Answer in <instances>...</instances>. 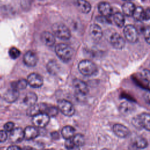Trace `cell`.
I'll list each match as a JSON object with an SVG mask.
<instances>
[{"mask_svg":"<svg viewBox=\"0 0 150 150\" xmlns=\"http://www.w3.org/2000/svg\"><path fill=\"white\" fill-rule=\"evenodd\" d=\"M39 135V131L38 129L35 126H28L24 129L25 139L26 140H32Z\"/></svg>","mask_w":150,"mask_h":150,"instance_id":"obj_16","label":"cell"},{"mask_svg":"<svg viewBox=\"0 0 150 150\" xmlns=\"http://www.w3.org/2000/svg\"><path fill=\"white\" fill-rule=\"evenodd\" d=\"M58 109L66 116L70 117L74 115L75 109L73 104L66 100H60L58 101Z\"/></svg>","mask_w":150,"mask_h":150,"instance_id":"obj_6","label":"cell"},{"mask_svg":"<svg viewBox=\"0 0 150 150\" xmlns=\"http://www.w3.org/2000/svg\"><path fill=\"white\" fill-rule=\"evenodd\" d=\"M73 84L78 93L83 96H85L88 94L89 91L88 87L84 81L80 79H74L73 81Z\"/></svg>","mask_w":150,"mask_h":150,"instance_id":"obj_15","label":"cell"},{"mask_svg":"<svg viewBox=\"0 0 150 150\" xmlns=\"http://www.w3.org/2000/svg\"><path fill=\"white\" fill-rule=\"evenodd\" d=\"M4 128L5 131L11 132L15 128V124L11 121L7 122L4 124Z\"/></svg>","mask_w":150,"mask_h":150,"instance_id":"obj_33","label":"cell"},{"mask_svg":"<svg viewBox=\"0 0 150 150\" xmlns=\"http://www.w3.org/2000/svg\"><path fill=\"white\" fill-rule=\"evenodd\" d=\"M132 122L137 128H144L150 131V114L148 113L144 112L134 117Z\"/></svg>","mask_w":150,"mask_h":150,"instance_id":"obj_4","label":"cell"},{"mask_svg":"<svg viewBox=\"0 0 150 150\" xmlns=\"http://www.w3.org/2000/svg\"><path fill=\"white\" fill-rule=\"evenodd\" d=\"M119 109L122 114H129L132 113V112L135 110V107L133 103L125 101L121 103Z\"/></svg>","mask_w":150,"mask_h":150,"instance_id":"obj_20","label":"cell"},{"mask_svg":"<svg viewBox=\"0 0 150 150\" xmlns=\"http://www.w3.org/2000/svg\"><path fill=\"white\" fill-rule=\"evenodd\" d=\"M144 20H150V8H147L145 10Z\"/></svg>","mask_w":150,"mask_h":150,"instance_id":"obj_39","label":"cell"},{"mask_svg":"<svg viewBox=\"0 0 150 150\" xmlns=\"http://www.w3.org/2000/svg\"><path fill=\"white\" fill-rule=\"evenodd\" d=\"M76 5L77 8L83 13H88L91 8L90 4L86 1L79 0L76 2Z\"/></svg>","mask_w":150,"mask_h":150,"instance_id":"obj_23","label":"cell"},{"mask_svg":"<svg viewBox=\"0 0 150 150\" xmlns=\"http://www.w3.org/2000/svg\"><path fill=\"white\" fill-rule=\"evenodd\" d=\"M40 39L42 42L47 46H52L56 41L54 35L47 31H45L42 33Z\"/></svg>","mask_w":150,"mask_h":150,"instance_id":"obj_19","label":"cell"},{"mask_svg":"<svg viewBox=\"0 0 150 150\" xmlns=\"http://www.w3.org/2000/svg\"><path fill=\"white\" fill-rule=\"evenodd\" d=\"M9 54L12 59H15L20 56L21 52L18 48L15 47H12L9 50Z\"/></svg>","mask_w":150,"mask_h":150,"instance_id":"obj_32","label":"cell"},{"mask_svg":"<svg viewBox=\"0 0 150 150\" xmlns=\"http://www.w3.org/2000/svg\"><path fill=\"white\" fill-rule=\"evenodd\" d=\"M136 6L134 4L130 1L125 2L122 5V13L127 16H132Z\"/></svg>","mask_w":150,"mask_h":150,"instance_id":"obj_21","label":"cell"},{"mask_svg":"<svg viewBox=\"0 0 150 150\" xmlns=\"http://www.w3.org/2000/svg\"><path fill=\"white\" fill-rule=\"evenodd\" d=\"M75 131V129L73 127L70 125H66L62 128L61 134L66 140L70 139H71L76 134Z\"/></svg>","mask_w":150,"mask_h":150,"instance_id":"obj_22","label":"cell"},{"mask_svg":"<svg viewBox=\"0 0 150 150\" xmlns=\"http://www.w3.org/2000/svg\"><path fill=\"white\" fill-rule=\"evenodd\" d=\"M89 34L91 38L94 41L98 42L103 36V31L101 27L98 25L93 23L90 27Z\"/></svg>","mask_w":150,"mask_h":150,"instance_id":"obj_13","label":"cell"},{"mask_svg":"<svg viewBox=\"0 0 150 150\" xmlns=\"http://www.w3.org/2000/svg\"><path fill=\"white\" fill-rule=\"evenodd\" d=\"M143 34L146 42L150 45V27H146L144 29Z\"/></svg>","mask_w":150,"mask_h":150,"instance_id":"obj_34","label":"cell"},{"mask_svg":"<svg viewBox=\"0 0 150 150\" xmlns=\"http://www.w3.org/2000/svg\"><path fill=\"white\" fill-rule=\"evenodd\" d=\"M64 146L66 147V148L67 149H69L71 148H72L73 146H74L73 142V141L71 139H67L65 141V143H64Z\"/></svg>","mask_w":150,"mask_h":150,"instance_id":"obj_36","label":"cell"},{"mask_svg":"<svg viewBox=\"0 0 150 150\" xmlns=\"http://www.w3.org/2000/svg\"><path fill=\"white\" fill-rule=\"evenodd\" d=\"M27 81L32 87L39 88L43 85V79L40 74L36 73H32L28 76Z\"/></svg>","mask_w":150,"mask_h":150,"instance_id":"obj_8","label":"cell"},{"mask_svg":"<svg viewBox=\"0 0 150 150\" xmlns=\"http://www.w3.org/2000/svg\"><path fill=\"white\" fill-rule=\"evenodd\" d=\"M6 150H22V149L16 145H11L7 148Z\"/></svg>","mask_w":150,"mask_h":150,"instance_id":"obj_40","label":"cell"},{"mask_svg":"<svg viewBox=\"0 0 150 150\" xmlns=\"http://www.w3.org/2000/svg\"><path fill=\"white\" fill-rule=\"evenodd\" d=\"M113 19L115 24L120 28L124 26L125 23V17L124 15L120 12H117L113 14Z\"/></svg>","mask_w":150,"mask_h":150,"instance_id":"obj_26","label":"cell"},{"mask_svg":"<svg viewBox=\"0 0 150 150\" xmlns=\"http://www.w3.org/2000/svg\"><path fill=\"white\" fill-rule=\"evenodd\" d=\"M124 35L125 39L131 43H135L138 39V31L132 25H127L124 27Z\"/></svg>","mask_w":150,"mask_h":150,"instance_id":"obj_5","label":"cell"},{"mask_svg":"<svg viewBox=\"0 0 150 150\" xmlns=\"http://www.w3.org/2000/svg\"><path fill=\"white\" fill-rule=\"evenodd\" d=\"M112 131L120 138H126L131 133L128 128L121 124H115L112 127Z\"/></svg>","mask_w":150,"mask_h":150,"instance_id":"obj_11","label":"cell"},{"mask_svg":"<svg viewBox=\"0 0 150 150\" xmlns=\"http://www.w3.org/2000/svg\"><path fill=\"white\" fill-rule=\"evenodd\" d=\"M47 71L52 74H56L59 70V64L55 60H51L48 62L46 66Z\"/></svg>","mask_w":150,"mask_h":150,"instance_id":"obj_25","label":"cell"},{"mask_svg":"<svg viewBox=\"0 0 150 150\" xmlns=\"http://www.w3.org/2000/svg\"><path fill=\"white\" fill-rule=\"evenodd\" d=\"M144 14L145 10L141 6H137L135 9L132 16L134 18L138 21H144Z\"/></svg>","mask_w":150,"mask_h":150,"instance_id":"obj_27","label":"cell"},{"mask_svg":"<svg viewBox=\"0 0 150 150\" xmlns=\"http://www.w3.org/2000/svg\"><path fill=\"white\" fill-rule=\"evenodd\" d=\"M28 81L25 79H20L17 81H14L12 83L11 87L12 88H15L18 90L25 89L28 85Z\"/></svg>","mask_w":150,"mask_h":150,"instance_id":"obj_29","label":"cell"},{"mask_svg":"<svg viewBox=\"0 0 150 150\" xmlns=\"http://www.w3.org/2000/svg\"><path fill=\"white\" fill-rule=\"evenodd\" d=\"M149 65H150V64H149Z\"/></svg>","mask_w":150,"mask_h":150,"instance_id":"obj_44","label":"cell"},{"mask_svg":"<svg viewBox=\"0 0 150 150\" xmlns=\"http://www.w3.org/2000/svg\"><path fill=\"white\" fill-rule=\"evenodd\" d=\"M148 87L150 88V81H149V83H148Z\"/></svg>","mask_w":150,"mask_h":150,"instance_id":"obj_43","label":"cell"},{"mask_svg":"<svg viewBox=\"0 0 150 150\" xmlns=\"http://www.w3.org/2000/svg\"><path fill=\"white\" fill-rule=\"evenodd\" d=\"M142 76L145 80H150V70H144L142 72Z\"/></svg>","mask_w":150,"mask_h":150,"instance_id":"obj_37","label":"cell"},{"mask_svg":"<svg viewBox=\"0 0 150 150\" xmlns=\"http://www.w3.org/2000/svg\"><path fill=\"white\" fill-rule=\"evenodd\" d=\"M8 139L7 132L5 130H0V142L2 143L6 141Z\"/></svg>","mask_w":150,"mask_h":150,"instance_id":"obj_35","label":"cell"},{"mask_svg":"<svg viewBox=\"0 0 150 150\" xmlns=\"http://www.w3.org/2000/svg\"><path fill=\"white\" fill-rule=\"evenodd\" d=\"M19 91L15 88H11L8 89L4 95V100L9 103L15 101L19 97Z\"/></svg>","mask_w":150,"mask_h":150,"instance_id":"obj_18","label":"cell"},{"mask_svg":"<svg viewBox=\"0 0 150 150\" xmlns=\"http://www.w3.org/2000/svg\"><path fill=\"white\" fill-rule=\"evenodd\" d=\"M55 52L57 56L65 62L70 61L73 54V49L66 43L57 44L55 47Z\"/></svg>","mask_w":150,"mask_h":150,"instance_id":"obj_1","label":"cell"},{"mask_svg":"<svg viewBox=\"0 0 150 150\" xmlns=\"http://www.w3.org/2000/svg\"><path fill=\"white\" fill-rule=\"evenodd\" d=\"M71 139L74 145L79 147L85 144V137L81 134H76Z\"/></svg>","mask_w":150,"mask_h":150,"instance_id":"obj_28","label":"cell"},{"mask_svg":"<svg viewBox=\"0 0 150 150\" xmlns=\"http://www.w3.org/2000/svg\"><path fill=\"white\" fill-rule=\"evenodd\" d=\"M111 45L117 49H122L125 45L124 39L118 33H114L110 37Z\"/></svg>","mask_w":150,"mask_h":150,"instance_id":"obj_10","label":"cell"},{"mask_svg":"<svg viewBox=\"0 0 150 150\" xmlns=\"http://www.w3.org/2000/svg\"><path fill=\"white\" fill-rule=\"evenodd\" d=\"M50 121V117L46 114L40 113L32 117V123L36 128L45 127Z\"/></svg>","mask_w":150,"mask_h":150,"instance_id":"obj_7","label":"cell"},{"mask_svg":"<svg viewBox=\"0 0 150 150\" xmlns=\"http://www.w3.org/2000/svg\"><path fill=\"white\" fill-rule=\"evenodd\" d=\"M9 141L12 143H18L25 138L24 129L22 128H15L9 134Z\"/></svg>","mask_w":150,"mask_h":150,"instance_id":"obj_9","label":"cell"},{"mask_svg":"<svg viewBox=\"0 0 150 150\" xmlns=\"http://www.w3.org/2000/svg\"><path fill=\"white\" fill-rule=\"evenodd\" d=\"M37 100H38V97L36 94L33 92L28 93L23 99L24 103L29 105V107L36 104Z\"/></svg>","mask_w":150,"mask_h":150,"instance_id":"obj_24","label":"cell"},{"mask_svg":"<svg viewBox=\"0 0 150 150\" xmlns=\"http://www.w3.org/2000/svg\"><path fill=\"white\" fill-rule=\"evenodd\" d=\"M51 135L52 137V138L53 139H56V138H58L59 137V134L57 132H53L51 134Z\"/></svg>","mask_w":150,"mask_h":150,"instance_id":"obj_41","label":"cell"},{"mask_svg":"<svg viewBox=\"0 0 150 150\" xmlns=\"http://www.w3.org/2000/svg\"><path fill=\"white\" fill-rule=\"evenodd\" d=\"M144 98L145 101L150 105V91L145 92L144 94Z\"/></svg>","mask_w":150,"mask_h":150,"instance_id":"obj_38","label":"cell"},{"mask_svg":"<svg viewBox=\"0 0 150 150\" xmlns=\"http://www.w3.org/2000/svg\"><path fill=\"white\" fill-rule=\"evenodd\" d=\"M41 106V113H44L50 117L56 116L59 112V109L57 107L52 105H48L46 104L42 103L40 104Z\"/></svg>","mask_w":150,"mask_h":150,"instance_id":"obj_17","label":"cell"},{"mask_svg":"<svg viewBox=\"0 0 150 150\" xmlns=\"http://www.w3.org/2000/svg\"><path fill=\"white\" fill-rule=\"evenodd\" d=\"M67 150H80V149L79 146L74 145V146H73L72 148H70V149H69Z\"/></svg>","mask_w":150,"mask_h":150,"instance_id":"obj_42","label":"cell"},{"mask_svg":"<svg viewBox=\"0 0 150 150\" xmlns=\"http://www.w3.org/2000/svg\"><path fill=\"white\" fill-rule=\"evenodd\" d=\"M52 30L53 34L62 40H68L71 36L70 29L63 23H54L52 25Z\"/></svg>","mask_w":150,"mask_h":150,"instance_id":"obj_2","label":"cell"},{"mask_svg":"<svg viewBox=\"0 0 150 150\" xmlns=\"http://www.w3.org/2000/svg\"><path fill=\"white\" fill-rule=\"evenodd\" d=\"M80 72L86 76H91L96 74L97 71L96 65L89 60H83L80 61L78 65Z\"/></svg>","mask_w":150,"mask_h":150,"instance_id":"obj_3","label":"cell"},{"mask_svg":"<svg viewBox=\"0 0 150 150\" xmlns=\"http://www.w3.org/2000/svg\"><path fill=\"white\" fill-rule=\"evenodd\" d=\"M98 9L99 12L103 16L108 18L113 13L112 8L107 2H101L98 5Z\"/></svg>","mask_w":150,"mask_h":150,"instance_id":"obj_14","label":"cell"},{"mask_svg":"<svg viewBox=\"0 0 150 150\" xmlns=\"http://www.w3.org/2000/svg\"><path fill=\"white\" fill-rule=\"evenodd\" d=\"M135 145L139 149H144L148 146V141L145 138L139 136L135 138Z\"/></svg>","mask_w":150,"mask_h":150,"instance_id":"obj_30","label":"cell"},{"mask_svg":"<svg viewBox=\"0 0 150 150\" xmlns=\"http://www.w3.org/2000/svg\"><path fill=\"white\" fill-rule=\"evenodd\" d=\"M23 62L26 65L29 67L35 66L38 61V57L36 53L33 51H28L23 56Z\"/></svg>","mask_w":150,"mask_h":150,"instance_id":"obj_12","label":"cell"},{"mask_svg":"<svg viewBox=\"0 0 150 150\" xmlns=\"http://www.w3.org/2000/svg\"><path fill=\"white\" fill-rule=\"evenodd\" d=\"M41 113L40 105V104H35L33 105L30 106L27 111V114L28 115L31 117H34L35 115Z\"/></svg>","mask_w":150,"mask_h":150,"instance_id":"obj_31","label":"cell"}]
</instances>
